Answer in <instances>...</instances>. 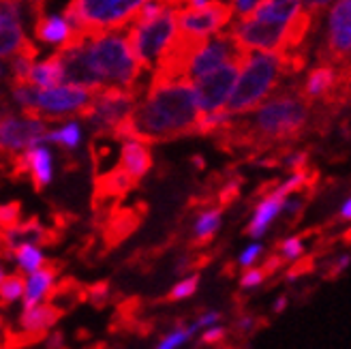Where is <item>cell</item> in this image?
I'll return each instance as SVG.
<instances>
[{"label": "cell", "instance_id": "1", "mask_svg": "<svg viewBox=\"0 0 351 349\" xmlns=\"http://www.w3.org/2000/svg\"><path fill=\"white\" fill-rule=\"evenodd\" d=\"M199 116L195 84L184 75L154 71L148 88L137 99L129 122V137L137 135L146 142H165L195 133Z\"/></svg>", "mask_w": 351, "mask_h": 349}, {"label": "cell", "instance_id": "2", "mask_svg": "<svg viewBox=\"0 0 351 349\" xmlns=\"http://www.w3.org/2000/svg\"><path fill=\"white\" fill-rule=\"evenodd\" d=\"M86 56L101 88H133L137 91L144 67L131 45L127 28L101 30L82 34Z\"/></svg>", "mask_w": 351, "mask_h": 349}, {"label": "cell", "instance_id": "3", "mask_svg": "<svg viewBox=\"0 0 351 349\" xmlns=\"http://www.w3.org/2000/svg\"><path fill=\"white\" fill-rule=\"evenodd\" d=\"M285 71V51H244L234 93L225 110L244 116L274 95Z\"/></svg>", "mask_w": 351, "mask_h": 349}, {"label": "cell", "instance_id": "4", "mask_svg": "<svg viewBox=\"0 0 351 349\" xmlns=\"http://www.w3.org/2000/svg\"><path fill=\"white\" fill-rule=\"evenodd\" d=\"M311 118L308 99L302 93H274L251 112V131L263 142H280L300 133Z\"/></svg>", "mask_w": 351, "mask_h": 349}, {"label": "cell", "instance_id": "5", "mask_svg": "<svg viewBox=\"0 0 351 349\" xmlns=\"http://www.w3.org/2000/svg\"><path fill=\"white\" fill-rule=\"evenodd\" d=\"M178 3L169 0L163 13H159L152 20H133L127 26L131 45L135 54L148 71H156L173 45L180 39V26H178Z\"/></svg>", "mask_w": 351, "mask_h": 349}, {"label": "cell", "instance_id": "6", "mask_svg": "<svg viewBox=\"0 0 351 349\" xmlns=\"http://www.w3.org/2000/svg\"><path fill=\"white\" fill-rule=\"evenodd\" d=\"M146 0H71L62 11L77 34L127 28Z\"/></svg>", "mask_w": 351, "mask_h": 349}, {"label": "cell", "instance_id": "7", "mask_svg": "<svg viewBox=\"0 0 351 349\" xmlns=\"http://www.w3.org/2000/svg\"><path fill=\"white\" fill-rule=\"evenodd\" d=\"M302 26H285L259 20L255 15L236 17L230 32L244 51H285L302 34Z\"/></svg>", "mask_w": 351, "mask_h": 349}, {"label": "cell", "instance_id": "8", "mask_svg": "<svg viewBox=\"0 0 351 349\" xmlns=\"http://www.w3.org/2000/svg\"><path fill=\"white\" fill-rule=\"evenodd\" d=\"M137 91L133 88H101L95 93L84 120L97 135H114L131 120L137 106Z\"/></svg>", "mask_w": 351, "mask_h": 349}, {"label": "cell", "instance_id": "9", "mask_svg": "<svg viewBox=\"0 0 351 349\" xmlns=\"http://www.w3.org/2000/svg\"><path fill=\"white\" fill-rule=\"evenodd\" d=\"M47 122L37 112H7L0 120V148L11 159H17L28 148L45 142Z\"/></svg>", "mask_w": 351, "mask_h": 349}, {"label": "cell", "instance_id": "10", "mask_svg": "<svg viewBox=\"0 0 351 349\" xmlns=\"http://www.w3.org/2000/svg\"><path fill=\"white\" fill-rule=\"evenodd\" d=\"M93 97L95 93L84 88V86L62 82L58 86H51V88H39L34 112L54 122L71 116H84L86 110L90 108Z\"/></svg>", "mask_w": 351, "mask_h": 349}, {"label": "cell", "instance_id": "11", "mask_svg": "<svg viewBox=\"0 0 351 349\" xmlns=\"http://www.w3.org/2000/svg\"><path fill=\"white\" fill-rule=\"evenodd\" d=\"M236 20L230 3L217 0L215 5L206 9H186L178 11V26L180 37L186 41H202L208 37H215L219 32H225Z\"/></svg>", "mask_w": 351, "mask_h": 349}, {"label": "cell", "instance_id": "12", "mask_svg": "<svg viewBox=\"0 0 351 349\" xmlns=\"http://www.w3.org/2000/svg\"><path fill=\"white\" fill-rule=\"evenodd\" d=\"M240 73V58L227 62L215 71H210L195 82V93H197V103L202 112H215V110H225L227 101H230L234 86Z\"/></svg>", "mask_w": 351, "mask_h": 349}, {"label": "cell", "instance_id": "13", "mask_svg": "<svg viewBox=\"0 0 351 349\" xmlns=\"http://www.w3.org/2000/svg\"><path fill=\"white\" fill-rule=\"evenodd\" d=\"M26 7L28 5L22 0H3L0 5V56L5 60L32 47L24 26Z\"/></svg>", "mask_w": 351, "mask_h": 349}, {"label": "cell", "instance_id": "14", "mask_svg": "<svg viewBox=\"0 0 351 349\" xmlns=\"http://www.w3.org/2000/svg\"><path fill=\"white\" fill-rule=\"evenodd\" d=\"M326 51L332 58L351 56V0H337L326 11Z\"/></svg>", "mask_w": 351, "mask_h": 349}, {"label": "cell", "instance_id": "15", "mask_svg": "<svg viewBox=\"0 0 351 349\" xmlns=\"http://www.w3.org/2000/svg\"><path fill=\"white\" fill-rule=\"evenodd\" d=\"M58 56L62 60V69H64V82L69 84H77V86H84L88 91H101V82L99 77L95 75L90 62H88V56H86V47H84V39L82 34L71 41L69 45H64L62 49H56Z\"/></svg>", "mask_w": 351, "mask_h": 349}, {"label": "cell", "instance_id": "16", "mask_svg": "<svg viewBox=\"0 0 351 349\" xmlns=\"http://www.w3.org/2000/svg\"><path fill=\"white\" fill-rule=\"evenodd\" d=\"M77 37L80 34L64 11H49L37 15V22H34V39H37V43L51 49H62Z\"/></svg>", "mask_w": 351, "mask_h": 349}, {"label": "cell", "instance_id": "17", "mask_svg": "<svg viewBox=\"0 0 351 349\" xmlns=\"http://www.w3.org/2000/svg\"><path fill=\"white\" fill-rule=\"evenodd\" d=\"M15 161L20 171H24L37 189H45L54 180V152H51V144L47 142L28 148Z\"/></svg>", "mask_w": 351, "mask_h": 349}, {"label": "cell", "instance_id": "18", "mask_svg": "<svg viewBox=\"0 0 351 349\" xmlns=\"http://www.w3.org/2000/svg\"><path fill=\"white\" fill-rule=\"evenodd\" d=\"M150 142L131 135L120 139V154H118V167L125 169L129 176L137 182L142 180L152 167V154H150Z\"/></svg>", "mask_w": 351, "mask_h": 349}, {"label": "cell", "instance_id": "19", "mask_svg": "<svg viewBox=\"0 0 351 349\" xmlns=\"http://www.w3.org/2000/svg\"><path fill=\"white\" fill-rule=\"evenodd\" d=\"M58 317H60V309L54 302L24 306L20 320H17V328H20V333L28 341H34L51 333V328L58 324Z\"/></svg>", "mask_w": 351, "mask_h": 349}, {"label": "cell", "instance_id": "20", "mask_svg": "<svg viewBox=\"0 0 351 349\" xmlns=\"http://www.w3.org/2000/svg\"><path fill=\"white\" fill-rule=\"evenodd\" d=\"M259 20L285 24V26H302L308 20V11L304 0H263L253 13Z\"/></svg>", "mask_w": 351, "mask_h": 349}, {"label": "cell", "instance_id": "21", "mask_svg": "<svg viewBox=\"0 0 351 349\" xmlns=\"http://www.w3.org/2000/svg\"><path fill=\"white\" fill-rule=\"evenodd\" d=\"M283 195H278L276 191L272 189L268 195H263L251 213V219H249V225H247V234L253 238V240H259L263 238L270 228L274 225V221L283 215Z\"/></svg>", "mask_w": 351, "mask_h": 349}, {"label": "cell", "instance_id": "22", "mask_svg": "<svg viewBox=\"0 0 351 349\" xmlns=\"http://www.w3.org/2000/svg\"><path fill=\"white\" fill-rule=\"evenodd\" d=\"M58 125L47 127L45 131V142L51 146H58L66 152H75L80 150L82 142H84V125L80 116H71V118H62L56 120Z\"/></svg>", "mask_w": 351, "mask_h": 349}, {"label": "cell", "instance_id": "23", "mask_svg": "<svg viewBox=\"0 0 351 349\" xmlns=\"http://www.w3.org/2000/svg\"><path fill=\"white\" fill-rule=\"evenodd\" d=\"M56 285V268L54 266H43L37 272L26 274V293L22 306H34V304H43L51 300V293H54Z\"/></svg>", "mask_w": 351, "mask_h": 349}, {"label": "cell", "instance_id": "24", "mask_svg": "<svg viewBox=\"0 0 351 349\" xmlns=\"http://www.w3.org/2000/svg\"><path fill=\"white\" fill-rule=\"evenodd\" d=\"M339 82V71L332 64H319L308 71V75L304 77V84H302V95L308 99V101H315V99H324L328 97L332 91H335V86Z\"/></svg>", "mask_w": 351, "mask_h": 349}, {"label": "cell", "instance_id": "25", "mask_svg": "<svg viewBox=\"0 0 351 349\" xmlns=\"http://www.w3.org/2000/svg\"><path fill=\"white\" fill-rule=\"evenodd\" d=\"M45 230L41 228L39 221H20L9 228H3V244L5 253L11 255L17 247H22L26 242H43Z\"/></svg>", "mask_w": 351, "mask_h": 349}, {"label": "cell", "instance_id": "26", "mask_svg": "<svg viewBox=\"0 0 351 349\" xmlns=\"http://www.w3.org/2000/svg\"><path fill=\"white\" fill-rule=\"evenodd\" d=\"M28 82L37 88H51V86H58L64 82V69H62V60L58 56V51H54L51 56L45 58H37L34 62Z\"/></svg>", "mask_w": 351, "mask_h": 349}, {"label": "cell", "instance_id": "27", "mask_svg": "<svg viewBox=\"0 0 351 349\" xmlns=\"http://www.w3.org/2000/svg\"><path fill=\"white\" fill-rule=\"evenodd\" d=\"M9 259L13 261L15 270H20L22 274L37 272L39 268L45 266V261H47L45 251H43V247H41L39 242H26V244H22V247H17L9 255Z\"/></svg>", "mask_w": 351, "mask_h": 349}, {"label": "cell", "instance_id": "28", "mask_svg": "<svg viewBox=\"0 0 351 349\" xmlns=\"http://www.w3.org/2000/svg\"><path fill=\"white\" fill-rule=\"evenodd\" d=\"M223 225V213L219 208H206L195 217V223H193V238H195L199 244L213 240Z\"/></svg>", "mask_w": 351, "mask_h": 349}, {"label": "cell", "instance_id": "29", "mask_svg": "<svg viewBox=\"0 0 351 349\" xmlns=\"http://www.w3.org/2000/svg\"><path fill=\"white\" fill-rule=\"evenodd\" d=\"M24 276L26 274H22L20 270L0 276V300H3L5 306L24 300V293H26V278Z\"/></svg>", "mask_w": 351, "mask_h": 349}, {"label": "cell", "instance_id": "30", "mask_svg": "<svg viewBox=\"0 0 351 349\" xmlns=\"http://www.w3.org/2000/svg\"><path fill=\"white\" fill-rule=\"evenodd\" d=\"M234 114L230 110H215V112H202L197 125H195V133L197 135H213L219 133L223 129H227L234 122Z\"/></svg>", "mask_w": 351, "mask_h": 349}, {"label": "cell", "instance_id": "31", "mask_svg": "<svg viewBox=\"0 0 351 349\" xmlns=\"http://www.w3.org/2000/svg\"><path fill=\"white\" fill-rule=\"evenodd\" d=\"M37 93H39V88L32 86L30 82H11L9 99L15 110L34 112V106H37Z\"/></svg>", "mask_w": 351, "mask_h": 349}, {"label": "cell", "instance_id": "32", "mask_svg": "<svg viewBox=\"0 0 351 349\" xmlns=\"http://www.w3.org/2000/svg\"><path fill=\"white\" fill-rule=\"evenodd\" d=\"M34 54H37V49L28 47V49L20 51V54L9 58V80L11 82H28L32 67L37 62V56Z\"/></svg>", "mask_w": 351, "mask_h": 349}, {"label": "cell", "instance_id": "33", "mask_svg": "<svg viewBox=\"0 0 351 349\" xmlns=\"http://www.w3.org/2000/svg\"><path fill=\"white\" fill-rule=\"evenodd\" d=\"M197 335H199V328L195 324L178 326V328H173L171 333H167L154 347L156 349H180V347H186Z\"/></svg>", "mask_w": 351, "mask_h": 349}, {"label": "cell", "instance_id": "34", "mask_svg": "<svg viewBox=\"0 0 351 349\" xmlns=\"http://www.w3.org/2000/svg\"><path fill=\"white\" fill-rule=\"evenodd\" d=\"M133 184H135V180L129 176V173L122 167H116L114 171H110L108 176H105L103 191H108V193H129Z\"/></svg>", "mask_w": 351, "mask_h": 349}, {"label": "cell", "instance_id": "35", "mask_svg": "<svg viewBox=\"0 0 351 349\" xmlns=\"http://www.w3.org/2000/svg\"><path fill=\"white\" fill-rule=\"evenodd\" d=\"M199 289V274H186L169 289V300H189Z\"/></svg>", "mask_w": 351, "mask_h": 349}, {"label": "cell", "instance_id": "36", "mask_svg": "<svg viewBox=\"0 0 351 349\" xmlns=\"http://www.w3.org/2000/svg\"><path fill=\"white\" fill-rule=\"evenodd\" d=\"M278 255L287 264H298L304 257V240L300 236H287L278 247Z\"/></svg>", "mask_w": 351, "mask_h": 349}, {"label": "cell", "instance_id": "37", "mask_svg": "<svg viewBox=\"0 0 351 349\" xmlns=\"http://www.w3.org/2000/svg\"><path fill=\"white\" fill-rule=\"evenodd\" d=\"M308 182V173L304 171V169H298V171H289V176H285L283 180H280L276 186H274V191L278 195H283V197H287V195H293V193H298L304 184Z\"/></svg>", "mask_w": 351, "mask_h": 349}, {"label": "cell", "instance_id": "38", "mask_svg": "<svg viewBox=\"0 0 351 349\" xmlns=\"http://www.w3.org/2000/svg\"><path fill=\"white\" fill-rule=\"evenodd\" d=\"M268 276L266 268H259V266H251V268H242L240 274V287L242 289H257L259 285H263Z\"/></svg>", "mask_w": 351, "mask_h": 349}, {"label": "cell", "instance_id": "39", "mask_svg": "<svg viewBox=\"0 0 351 349\" xmlns=\"http://www.w3.org/2000/svg\"><path fill=\"white\" fill-rule=\"evenodd\" d=\"M261 259H263V244L255 240V242L247 244V247L240 251L238 266L240 268H251V266H257Z\"/></svg>", "mask_w": 351, "mask_h": 349}, {"label": "cell", "instance_id": "40", "mask_svg": "<svg viewBox=\"0 0 351 349\" xmlns=\"http://www.w3.org/2000/svg\"><path fill=\"white\" fill-rule=\"evenodd\" d=\"M227 339V328L221 326V324H215L210 328H204L199 333V341L204 345H221L223 341Z\"/></svg>", "mask_w": 351, "mask_h": 349}, {"label": "cell", "instance_id": "41", "mask_svg": "<svg viewBox=\"0 0 351 349\" xmlns=\"http://www.w3.org/2000/svg\"><path fill=\"white\" fill-rule=\"evenodd\" d=\"M306 161H308V154L302 152V150H291L287 154H283V159H280V165H283L287 171H298V169H304L306 167Z\"/></svg>", "mask_w": 351, "mask_h": 349}, {"label": "cell", "instance_id": "42", "mask_svg": "<svg viewBox=\"0 0 351 349\" xmlns=\"http://www.w3.org/2000/svg\"><path fill=\"white\" fill-rule=\"evenodd\" d=\"M22 221V208L20 204H5L3 208H0V225L3 228H9V225H15V223H20Z\"/></svg>", "mask_w": 351, "mask_h": 349}, {"label": "cell", "instance_id": "43", "mask_svg": "<svg viewBox=\"0 0 351 349\" xmlns=\"http://www.w3.org/2000/svg\"><path fill=\"white\" fill-rule=\"evenodd\" d=\"M227 3L232 7L234 17H247L257 11V7L263 3V0H227Z\"/></svg>", "mask_w": 351, "mask_h": 349}, {"label": "cell", "instance_id": "44", "mask_svg": "<svg viewBox=\"0 0 351 349\" xmlns=\"http://www.w3.org/2000/svg\"><path fill=\"white\" fill-rule=\"evenodd\" d=\"M88 300H90L95 306H103L105 302L110 300V287L105 285V283L90 287V291H88Z\"/></svg>", "mask_w": 351, "mask_h": 349}, {"label": "cell", "instance_id": "45", "mask_svg": "<svg viewBox=\"0 0 351 349\" xmlns=\"http://www.w3.org/2000/svg\"><path fill=\"white\" fill-rule=\"evenodd\" d=\"M349 266H351V255H339L337 259H332V266H330L328 276H330V278H337V276H341L345 270H349Z\"/></svg>", "mask_w": 351, "mask_h": 349}, {"label": "cell", "instance_id": "46", "mask_svg": "<svg viewBox=\"0 0 351 349\" xmlns=\"http://www.w3.org/2000/svg\"><path fill=\"white\" fill-rule=\"evenodd\" d=\"M197 328H199V333L204 328H210V326H215V324H221V313L219 311H204L202 315L193 322Z\"/></svg>", "mask_w": 351, "mask_h": 349}, {"label": "cell", "instance_id": "47", "mask_svg": "<svg viewBox=\"0 0 351 349\" xmlns=\"http://www.w3.org/2000/svg\"><path fill=\"white\" fill-rule=\"evenodd\" d=\"M255 324H257V320L253 317V315H240L236 322H234V330L238 335H251L253 330H255Z\"/></svg>", "mask_w": 351, "mask_h": 349}, {"label": "cell", "instance_id": "48", "mask_svg": "<svg viewBox=\"0 0 351 349\" xmlns=\"http://www.w3.org/2000/svg\"><path fill=\"white\" fill-rule=\"evenodd\" d=\"M300 210H302V202L295 197V193L287 195L283 200V215L285 217H298V215H300Z\"/></svg>", "mask_w": 351, "mask_h": 349}, {"label": "cell", "instance_id": "49", "mask_svg": "<svg viewBox=\"0 0 351 349\" xmlns=\"http://www.w3.org/2000/svg\"><path fill=\"white\" fill-rule=\"evenodd\" d=\"M337 0H304L306 5V11L313 15V13H322V11H328L332 5H335Z\"/></svg>", "mask_w": 351, "mask_h": 349}, {"label": "cell", "instance_id": "50", "mask_svg": "<svg viewBox=\"0 0 351 349\" xmlns=\"http://www.w3.org/2000/svg\"><path fill=\"white\" fill-rule=\"evenodd\" d=\"M43 345H45L47 349H56V347L60 349V347H64V337L54 330V333H47V335H45V339H43Z\"/></svg>", "mask_w": 351, "mask_h": 349}, {"label": "cell", "instance_id": "51", "mask_svg": "<svg viewBox=\"0 0 351 349\" xmlns=\"http://www.w3.org/2000/svg\"><path fill=\"white\" fill-rule=\"evenodd\" d=\"M339 219L351 223V195L343 200V204L339 206Z\"/></svg>", "mask_w": 351, "mask_h": 349}, {"label": "cell", "instance_id": "52", "mask_svg": "<svg viewBox=\"0 0 351 349\" xmlns=\"http://www.w3.org/2000/svg\"><path fill=\"white\" fill-rule=\"evenodd\" d=\"M182 3V7H186V9H206V7H210V5H215L217 0H180Z\"/></svg>", "mask_w": 351, "mask_h": 349}, {"label": "cell", "instance_id": "53", "mask_svg": "<svg viewBox=\"0 0 351 349\" xmlns=\"http://www.w3.org/2000/svg\"><path fill=\"white\" fill-rule=\"evenodd\" d=\"M287 304H289L287 296H278V298L274 300V304H272V311H274V313H283V311L287 309Z\"/></svg>", "mask_w": 351, "mask_h": 349}, {"label": "cell", "instance_id": "54", "mask_svg": "<svg viewBox=\"0 0 351 349\" xmlns=\"http://www.w3.org/2000/svg\"><path fill=\"white\" fill-rule=\"evenodd\" d=\"M22 3H26V5H30V7H37V5L43 3V0H22Z\"/></svg>", "mask_w": 351, "mask_h": 349}, {"label": "cell", "instance_id": "55", "mask_svg": "<svg viewBox=\"0 0 351 349\" xmlns=\"http://www.w3.org/2000/svg\"><path fill=\"white\" fill-rule=\"evenodd\" d=\"M193 163H195L197 167H204V159H202V156H199V154L195 156V159H193Z\"/></svg>", "mask_w": 351, "mask_h": 349}]
</instances>
